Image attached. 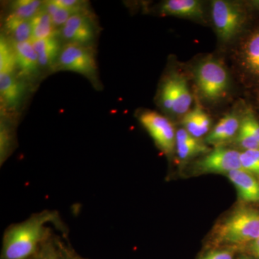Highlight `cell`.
I'll use <instances>...</instances> for the list:
<instances>
[{"label":"cell","mask_w":259,"mask_h":259,"mask_svg":"<svg viewBox=\"0 0 259 259\" xmlns=\"http://www.w3.org/2000/svg\"><path fill=\"white\" fill-rule=\"evenodd\" d=\"M47 259H56V258H48Z\"/></svg>","instance_id":"cell-31"},{"label":"cell","mask_w":259,"mask_h":259,"mask_svg":"<svg viewBox=\"0 0 259 259\" xmlns=\"http://www.w3.org/2000/svg\"><path fill=\"white\" fill-rule=\"evenodd\" d=\"M30 23L32 27L31 40H40L56 36V27L53 23L50 15L44 7L30 20Z\"/></svg>","instance_id":"cell-18"},{"label":"cell","mask_w":259,"mask_h":259,"mask_svg":"<svg viewBox=\"0 0 259 259\" xmlns=\"http://www.w3.org/2000/svg\"><path fill=\"white\" fill-rule=\"evenodd\" d=\"M243 59L247 69L253 74L259 75V32L251 35L245 42Z\"/></svg>","instance_id":"cell-19"},{"label":"cell","mask_w":259,"mask_h":259,"mask_svg":"<svg viewBox=\"0 0 259 259\" xmlns=\"http://www.w3.org/2000/svg\"><path fill=\"white\" fill-rule=\"evenodd\" d=\"M13 45L16 55L17 69L20 71V75L30 77L37 74L40 66L38 56L32 47L31 40L13 42Z\"/></svg>","instance_id":"cell-13"},{"label":"cell","mask_w":259,"mask_h":259,"mask_svg":"<svg viewBox=\"0 0 259 259\" xmlns=\"http://www.w3.org/2000/svg\"><path fill=\"white\" fill-rule=\"evenodd\" d=\"M182 125L184 129L186 130L193 137L198 139L202 137V134L199 128L198 117H197V108L190 110L187 114L184 115L182 120Z\"/></svg>","instance_id":"cell-24"},{"label":"cell","mask_w":259,"mask_h":259,"mask_svg":"<svg viewBox=\"0 0 259 259\" xmlns=\"http://www.w3.org/2000/svg\"><path fill=\"white\" fill-rule=\"evenodd\" d=\"M44 4L39 0H18L12 5L10 14L19 18L30 20L42 9Z\"/></svg>","instance_id":"cell-21"},{"label":"cell","mask_w":259,"mask_h":259,"mask_svg":"<svg viewBox=\"0 0 259 259\" xmlns=\"http://www.w3.org/2000/svg\"><path fill=\"white\" fill-rule=\"evenodd\" d=\"M56 5L66 8V9L71 10V11L80 13L84 10V5L86 3L83 1L79 0H54Z\"/></svg>","instance_id":"cell-27"},{"label":"cell","mask_w":259,"mask_h":259,"mask_svg":"<svg viewBox=\"0 0 259 259\" xmlns=\"http://www.w3.org/2000/svg\"><path fill=\"white\" fill-rule=\"evenodd\" d=\"M61 36L66 42L87 46L95 37L93 21L83 12L71 15L60 30Z\"/></svg>","instance_id":"cell-9"},{"label":"cell","mask_w":259,"mask_h":259,"mask_svg":"<svg viewBox=\"0 0 259 259\" xmlns=\"http://www.w3.org/2000/svg\"><path fill=\"white\" fill-rule=\"evenodd\" d=\"M50 214H42L10 228L5 235L3 253L5 259H26L35 251L45 234Z\"/></svg>","instance_id":"cell-1"},{"label":"cell","mask_w":259,"mask_h":259,"mask_svg":"<svg viewBox=\"0 0 259 259\" xmlns=\"http://www.w3.org/2000/svg\"><path fill=\"white\" fill-rule=\"evenodd\" d=\"M241 259H249V258H245V257H243V258H241Z\"/></svg>","instance_id":"cell-30"},{"label":"cell","mask_w":259,"mask_h":259,"mask_svg":"<svg viewBox=\"0 0 259 259\" xmlns=\"http://www.w3.org/2000/svg\"><path fill=\"white\" fill-rule=\"evenodd\" d=\"M194 78L201 95L209 102L224 98L229 90L230 78L226 66L213 58H207L197 64Z\"/></svg>","instance_id":"cell-2"},{"label":"cell","mask_w":259,"mask_h":259,"mask_svg":"<svg viewBox=\"0 0 259 259\" xmlns=\"http://www.w3.org/2000/svg\"><path fill=\"white\" fill-rule=\"evenodd\" d=\"M241 122L236 113L228 114L213 127L206 141L208 144H218L231 139L239 131Z\"/></svg>","instance_id":"cell-14"},{"label":"cell","mask_w":259,"mask_h":259,"mask_svg":"<svg viewBox=\"0 0 259 259\" xmlns=\"http://www.w3.org/2000/svg\"><path fill=\"white\" fill-rule=\"evenodd\" d=\"M241 163L242 169L251 175H259V149L241 153Z\"/></svg>","instance_id":"cell-23"},{"label":"cell","mask_w":259,"mask_h":259,"mask_svg":"<svg viewBox=\"0 0 259 259\" xmlns=\"http://www.w3.org/2000/svg\"><path fill=\"white\" fill-rule=\"evenodd\" d=\"M26 93V87L15 74L0 73L1 101L8 110H18Z\"/></svg>","instance_id":"cell-10"},{"label":"cell","mask_w":259,"mask_h":259,"mask_svg":"<svg viewBox=\"0 0 259 259\" xmlns=\"http://www.w3.org/2000/svg\"><path fill=\"white\" fill-rule=\"evenodd\" d=\"M251 248L253 253L259 259V237L254 241L252 242Z\"/></svg>","instance_id":"cell-29"},{"label":"cell","mask_w":259,"mask_h":259,"mask_svg":"<svg viewBox=\"0 0 259 259\" xmlns=\"http://www.w3.org/2000/svg\"><path fill=\"white\" fill-rule=\"evenodd\" d=\"M70 71L88 77H93L97 72L95 56L87 46L66 42L61 49L54 69Z\"/></svg>","instance_id":"cell-6"},{"label":"cell","mask_w":259,"mask_h":259,"mask_svg":"<svg viewBox=\"0 0 259 259\" xmlns=\"http://www.w3.org/2000/svg\"><path fill=\"white\" fill-rule=\"evenodd\" d=\"M139 119L158 147L170 153L176 146V134L171 122L164 116L151 110L140 114Z\"/></svg>","instance_id":"cell-7"},{"label":"cell","mask_w":259,"mask_h":259,"mask_svg":"<svg viewBox=\"0 0 259 259\" xmlns=\"http://www.w3.org/2000/svg\"><path fill=\"white\" fill-rule=\"evenodd\" d=\"M176 148L177 154L182 160L193 157L207 151L205 146L184 128L177 132Z\"/></svg>","instance_id":"cell-16"},{"label":"cell","mask_w":259,"mask_h":259,"mask_svg":"<svg viewBox=\"0 0 259 259\" xmlns=\"http://www.w3.org/2000/svg\"><path fill=\"white\" fill-rule=\"evenodd\" d=\"M159 102L165 111L174 115H185L190 111L192 97L183 75L174 73L162 83Z\"/></svg>","instance_id":"cell-5"},{"label":"cell","mask_w":259,"mask_h":259,"mask_svg":"<svg viewBox=\"0 0 259 259\" xmlns=\"http://www.w3.org/2000/svg\"><path fill=\"white\" fill-rule=\"evenodd\" d=\"M211 15L218 36L223 42L236 37L244 23L243 10L234 2L214 0L211 4Z\"/></svg>","instance_id":"cell-4"},{"label":"cell","mask_w":259,"mask_h":259,"mask_svg":"<svg viewBox=\"0 0 259 259\" xmlns=\"http://www.w3.org/2000/svg\"><path fill=\"white\" fill-rule=\"evenodd\" d=\"M233 251L228 249L215 250L209 252L201 259H233Z\"/></svg>","instance_id":"cell-28"},{"label":"cell","mask_w":259,"mask_h":259,"mask_svg":"<svg viewBox=\"0 0 259 259\" xmlns=\"http://www.w3.org/2000/svg\"><path fill=\"white\" fill-rule=\"evenodd\" d=\"M220 240L231 244L254 241L259 237V212L250 209L236 211L220 228Z\"/></svg>","instance_id":"cell-3"},{"label":"cell","mask_w":259,"mask_h":259,"mask_svg":"<svg viewBox=\"0 0 259 259\" xmlns=\"http://www.w3.org/2000/svg\"><path fill=\"white\" fill-rule=\"evenodd\" d=\"M161 14L178 18L202 20L203 5L198 0H167L160 7Z\"/></svg>","instance_id":"cell-11"},{"label":"cell","mask_w":259,"mask_h":259,"mask_svg":"<svg viewBox=\"0 0 259 259\" xmlns=\"http://www.w3.org/2000/svg\"><path fill=\"white\" fill-rule=\"evenodd\" d=\"M236 187L240 197L245 202L259 201V182L253 175L243 169L236 170L227 175Z\"/></svg>","instance_id":"cell-12"},{"label":"cell","mask_w":259,"mask_h":259,"mask_svg":"<svg viewBox=\"0 0 259 259\" xmlns=\"http://www.w3.org/2000/svg\"><path fill=\"white\" fill-rule=\"evenodd\" d=\"M31 42L38 56L40 67L54 69L62 49L57 37L31 40Z\"/></svg>","instance_id":"cell-15"},{"label":"cell","mask_w":259,"mask_h":259,"mask_svg":"<svg viewBox=\"0 0 259 259\" xmlns=\"http://www.w3.org/2000/svg\"><path fill=\"white\" fill-rule=\"evenodd\" d=\"M199 171L204 173H228L242 169L241 153L226 148H215L197 163Z\"/></svg>","instance_id":"cell-8"},{"label":"cell","mask_w":259,"mask_h":259,"mask_svg":"<svg viewBox=\"0 0 259 259\" xmlns=\"http://www.w3.org/2000/svg\"><path fill=\"white\" fill-rule=\"evenodd\" d=\"M5 29L14 44L30 41L32 39L30 20L19 18L10 14L5 21Z\"/></svg>","instance_id":"cell-17"},{"label":"cell","mask_w":259,"mask_h":259,"mask_svg":"<svg viewBox=\"0 0 259 259\" xmlns=\"http://www.w3.org/2000/svg\"><path fill=\"white\" fill-rule=\"evenodd\" d=\"M44 8L47 10V13L50 15L53 23H54L56 28H57V27H61V28L67 22L71 15L77 13L76 12L66 9V8H61V7L56 5L54 0L44 3Z\"/></svg>","instance_id":"cell-22"},{"label":"cell","mask_w":259,"mask_h":259,"mask_svg":"<svg viewBox=\"0 0 259 259\" xmlns=\"http://www.w3.org/2000/svg\"><path fill=\"white\" fill-rule=\"evenodd\" d=\"M237 142L240 146L245 148V151L259 149L258 141L244 130L241 129V127H240L238 136H237Z\"/></svg>","instance_id":"cell-25"},{"label":"cell","mask_w":259,"mask_h":259,"mask_svg":"<svg viewBox=\"0 0 259 259\" xmlns=\"http://www.w3.org/2000/svg\"><path fill=\"white\" fill-rule=\"evenodd\" d=\"M17 69L16 55L13 42L2 35L0 39V73L15 74Z\"/></svg>","instance_id":"cell-20"},{"label":"cell","mask_w":259,"mask_h":259,"mask_svg":"<svg viewBox=\"0 0 259 259\" xmlns=\"http://www.w3.org/2000/svg\"><path fill=\"white\" fill-rule=\"evenodd\" d=\"M240 127L251 135L259 143V122L253 115L249 113L245 115L241 121Z\"/></svg>","instance_id":"cell-26"}]
</instances>
